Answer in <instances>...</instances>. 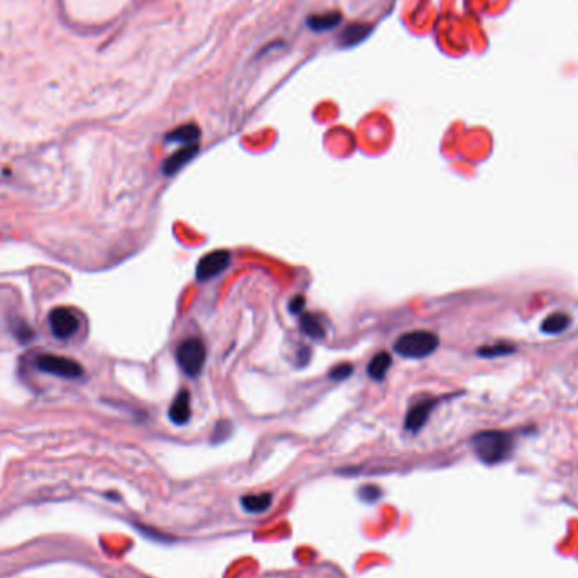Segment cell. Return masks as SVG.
Instances as JSON below:
<instances>
[{
    "label": "cell",
    "mask_w": 578,
    "mask_h": 578,
    "mask_svg": "<svg viewBox=\"0 0 578 578\" xmlns=\"http://www.w3.org/2000/svg\"><path fill=\"white\" fill-rule=\"evenodd\" d=\"M472 448L478 460L487 465H496L509 456L513 450V438L504 432H480L472 438Z\"/></svg>",
    "instance_id": "6da1fadb"
},
{
    "label": "cell",
    "mask_w": 578,
    "mask_h": 578,
    "mask_svg": "<svg viewBox=\"0 0 578 578\" xmlns=\"http://www.w3.org/2000/svg\"><path fill=\"white\" fill-rule=\"evenodd\" d=\"M436 335L428 330H414L403 333L394 344V351L404 359H425L438 348Z\"/></svg>",
    "instance_id": "7a4b0ae2"
},
{
    "label": "cell",
    "mask_w": 578,
    "mask_h": 578,
    "mask_svg": "<svg viewBox=\"0 0 578 578\" xmlns=\"http://www.w3.org/2000/svg\"><path fill=\"white\" fill-rule=\"evenodd\" d=\"M176 360L181 370L190 377L200 374L207 362V348H205L203 342L198 338H188L183 344H179L178 351H176Z\"/></svg>",
    "instance_id": "3957f363"
},
{
    "label": "cell",
    "mask_w": 578,
    "mask_h": 578,
    "mask_svg": "<svg viewBox=\"0 0 578 578\" xmlns=\"http://www.w3.org/2000/svg\"><path fill=\"white\" fill-rule=\"evenodd\" d=\"M34 364L41 372L58 375V377L78 379L83 375V367L76 360L56 355V353H43L36 359Z\"/></svg>",
    "instance_id": "277c9868"
},
{
    "label": "cell",
    "mask_w": 578,
    "mask_h": 578,
    "mask_svg": "<svg viewBox=\"0 0 578 578\" xmlns=\"http://www.w3.org/2000/svg\"><path fill=\"white\" fill-rule=\"evenodd\" d=\"M230 252L228 250H213V252L207 254L200 259L197 266V279L198 281H208V279L216 278L219 274H222L223 271L230 264Z\"/></svg>",
    "instance_id": "5b68a950"
},
{
    "label": "cell",
    "mask_w": 578,
    "mask_h": 578,
    "mask_svg": "<svg viewBox=\"0 0 578 578\" xmlns=\"http://www.w3.org/2000/svg\"><path fill=\"white\" fill-rule=\"evenodd\" d=\"M49 326L56 338L68 340L80 329V322L76 315L68 308H54L49 313Z\"/></svg>",
    "instance_id": "8992f818"
},
{
    "label": "cell",
    "mask_w": 578,
    "mask_h": 578,
    "mask_svg": "<svg viewBox=\"0 0 578 578\" xmlns=\"http://www.w3.org/2000/svg\"><path fill=\"white\" fill-rule=\"evenodd\" d=\"M434 404H436V401L433 399H425L421 401V403L414 404V406L408 411L406 419H404V428L411 433H418L419 430L425 426V423L428 421Z\"/></svg>",
    "instance_id": "52a82bcc"
},
{
    "label": "cell",
    "mask_w": 578,
    "mask_h": 578,
    "mask_svg": "<svg viewBox=\"0 0 578 578\" xmlns=\"http://www.w3.org/2000/svg\"><path fill=\"white\" fill-rule=\"evenodd\" d=\"M191 418V399L190 392L186 389H181L178 394H176L175 401L171 403V408H169V419H171L175 425L181 426L186 425Z\"/></svg>",
    "instance_id": "ba28073f"
},
{
    "label": "cell",
    "mask_w": 578,
    "mask_h": 578,
    "mask_svg": "<svg viewBox=\"0 0 578 578\" xmlns=\"http://www.w3.org/2000/svg\"><path fill=\"white\" fill-rule=\"evenodd\" d=\"M198 153V144H190V146H183L181 149L176 151L173 156H169L168 159L163 163V173L168 176H173L176 175V173L179 171V169L183 168V166H186L190 163L191 159H193L194 156H197Z\"/></svg>",
    "instance_id": "9c48e42d"
},
{
    "label": "cell",
    "mask_w": 578,
    "mask_h": 578,
    "mask_svg": "<svg viewBox=\"0 0 578 578\" xmlns=\"http://www.w3.org/2000/svg\"><path fill=\"white\" fill-rule=\"evenodd\" d=\"M271 492H259V494H247L241 499V506L249 514H264L272 506Z\"/></svg>",
    "instance_id": "30bf717a"
},
{
    "label": "cell",
    "mask_w": 578,
    "mask_h": 578,
    "mask_svg": "<svg viewBox=\"0 0 578 578\" xmlns=\"http://www.w3.org/2000/svg\"><path fill=\"white\" fill-rule=\"evenodd\" d=\"M300 325L301 331H303L304 335H308L310 338H315V340H320V338H323L326 335L323 320L320 318L318 315H313V313H301Z\"/></svg>",
    "instance_id": "8fae6325"
},
{
    "label": "cell",
    "mask_w": 578,
    "mask_h": 578,
    "mask_svg": "<svg viewBox=\"0 0 578 578\" xmlns=\"http://www.w3.org/2000/svg\"><path fill=\"white\" fill-rule=\"evenodd\" d=\"M198 139H200V129L194 124H186L181 125V127L175 129V131L169 132L166 135V141L169 142H178V144H198Z\"/></svg>",
    "instance_id": "7c38bea8"
},
{
    "label": "cell",
    "mask_w": 578,
    "mask_h": 578,
    "mask_svg": "<svg viewBox=\"0 0 578 578\" xmlns=\"http://www.w3.org/2000/svg\"><path fill=\"white\" fill-rule=\"evenodd\" d=\"M392 366V359L388 352H379L372 357V360L367 366V374L370 375L374 381H384L386 375H388L389 369Z\"/></svg>",
    "instance_id": "4fadbf2b"
},
{
    "label": "cell",
    "mask_w": 578,
    "mask_h": 578,
    "mask_svg": "<svg viewBox=\"0 0 578 578\" xmlns=\"http://www.w3.org/2000/svg\"><path fill=\"white\" fill-rule=\"evenodd\" d=\"M570 323H572V318H570V315H566V313H551V315H548L546 318L543 320V323H541V331L548 335H558L568 329Z\"/></svg>",
    "instance_id": "5bb4252c"
},
{
    "label": "cell",
    "mask_w": 578,
    "mask_h": 578,
    "mask_svg": "<svg viewBox=\"0 0 578 578\" xmlns=\"http://www.w3.org/2000/svg\"><path fill=\"white\" fill-rule=\"evenodd\" d=\"M372 27L369 24H351L344 32H342V46L344 47H352L357 46L359 43H362L367 36L370 34Z\"/></svg>",
    "instance_id": "9a60e30c"
},
{
    "label": "cell",
    "mask_w": 578,
    "mask_h": 578,
    "mask_svg": "<svg viewBox=\"0 0 578 578\" xmlns=\"http://www.w3.org/2000/svg\"><path fill=\"white\" fill-rule=\"evenodd\" d=\"M342 22V16L338 12L320 14V16H310L307 19V25L315 32H325L337 27Z\"/></svg>",
    "instance_id": "2e32d148"
},
{
    "label": "cell",
    "mask_w": 578,
    "mask_h": 578,
    "mask_svg": "<svg viewBox=\"0 0 578 578\" xmlns=\"http://www.w3.org/2000/svg\"><path fill=\"white\" fill-rule=\"evenodd\" d=\"M514 347L507 344H496V345H487V347L478 348V355L485 357V359H494V357H502L507 355V353H513Z\"/></svg>",
    "instance_id": "e0dca14e"
},
{
    "label": "cell",
    "mask_w": 578,
    "mask_h": 578,
    "mask_svg": "<svg viewBox=\"0 0 578 578\" xmlns=\"http://www.w3.org/2000/svg\"><path fill=\"white\" fill-rule=\"evenodd\" d=\"M232 434V423L219 421L212 433V443H222Z\"/></svg>",
    "instance_id": "ac0fdd59"
},
{
    "label": "cell",
    "mask_w": 578,
    "mask_h": 578,
    "mask_svg": "<svg viewBox=\"0 0 578 578\" xmlns=\"http://www.w3.org/2000/svg\"><path fill=\"white\" fill-rule=\"evenodd\" d=\"M381 496H382V491L377 487V485H364V487L359 489L360 500H364V502H367V504L377 502V500L381 499Z\"/></svg>",
    "instance_id": "d6986e66"
},
{
    "label": "cell",
    "mask_w": 578,
    "mask_h": 578,
    "mask_svg": "<svg viewBox=\"0 0 578 578\" xmlns=\"http://www.w3.org/2000/svg\"><path fill=\"white\" fill-rule=\"evenodd\" d=\"M14 335H16L17 340L22 342V344H27V342H31L32 337H34L31 326L24 322H19L17 325H14Z\"/></svg>",
    "instance_id": "ffe728a7"
},
{
    "label": "cell",
    "mask_w": 578,
    "mask_h": 578,
    "mask_svg": "<svg viewBox=\"0 0 578 578\" xmlns=\"http://www.w3.org/2000/svg\"><path fill=\"white\" fill-rule=\"evenodd\" d=\"M353 372V367L351 364H340V366H335L333 369L330 370V379H333V381H344V379H347L348 375H351Z\"/></svg>",
    "instance_id": "44dd1931"
},
{
    "label": "cell",
    "mask_w": 578,
    "mask_h": 578,
    "mask_svg": "<svg viewBox=\"0 0 578 578\" xmlns=\"http://www.w3.org/2000/svg\"><path fill=\"white\" fill-rule=\"evenodd\" d=\"M304 310V298L303 296H294L289 303V311L293 315H301Z\"/></svg>",
    "instance_id": "7402d4cb"
}]
</instances>
